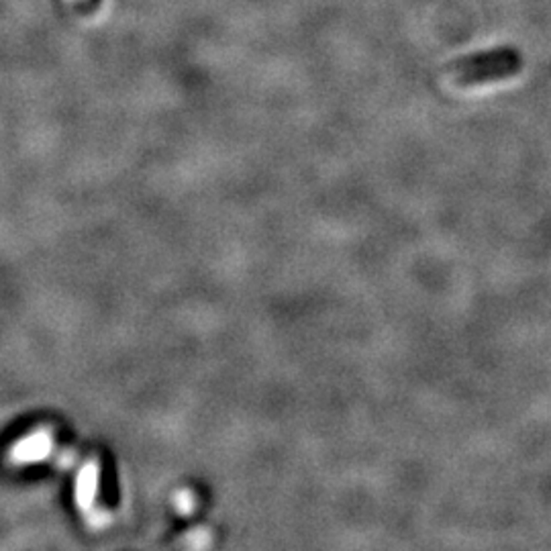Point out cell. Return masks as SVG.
<instances>
[{
  "instance_id": "6da1fadb",
  "label": "cell",
  "mask_w": 551,
  "mask_h": 551,
  "mask_svg": "<svg viewBox=\"0 0 551 551\" xmlns=\"http://www.w3.org/2000/svg\"><path fill=\"white\" fill-rule=\"evenodd\" d=\"M523 70V56L515 47H496L458 59L452 66L453 80L460 86H480L509 80Z\"/></svg>"
},
{
  "instance_id": "7a4b0ae2",
  "label": "cell",
  "mask_w": 551,
  "mask_h": 551,
  "mask_svg": "<svg viewBox=\"0 0 551 551\" xmlns=\"http://www.w3.org/2000/svg\"><path fill=\"white\" fill-rule=\"evenodd\" d=\"M49 450H51V437L47 433L39 431L16 443L11 452V458L16 463H27V462L43 460Z\"/></svg>"
}]
</instances>
